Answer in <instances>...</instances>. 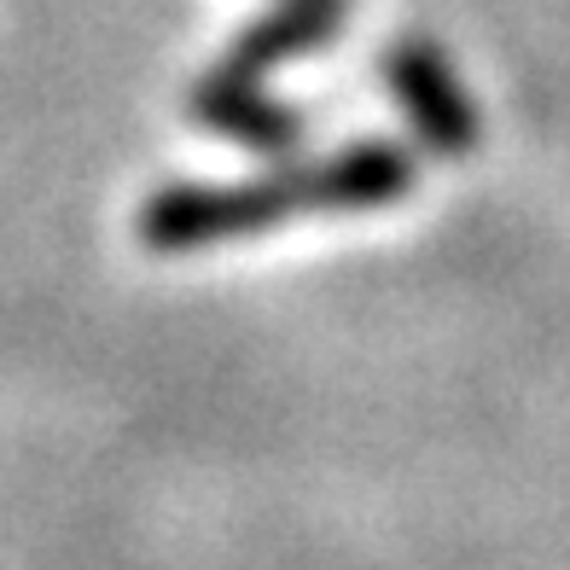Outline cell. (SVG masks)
I'll list each match as a JSON object with an SVG mask.
<instances>
[{"instance_id": "3", "label": "cell", "mask_w": 570, "mask_h": 570, "mask_svg": "<svg viewBox=\"0 0 570 570\" xmlns=\"http://www.w3.org/2000/svg\"><path fill=\"white\" fill-rule=\"evenodd\" d=\"M187 111H193V122L216 128V135L239 140L250 151H292L308 128L292 106H279L263 88V76H245L233 65H216V70L198 76L193 94H187Z\"/></svg>"}, {"instance_id": "4", "label": "cell", "mask_w": 570, "mask_h": 570, "mask_svg": "<svg viewBox=\"0 0 570 570\" xmlns=\"http://www.w3.org/2000/svg\"><path fill=\"white\" fill-rule=\"evenodd\" d=\"M344 18H350V0H279L274 12H263L256 23H245V30L233 36L222 65L245 70V76H268L274 65L326 47L344 30Z\"/></svg>"}, {"instance_id": "1", "label": "cell", "mask_w": 570, "mask_h": 570, "mask_svg": "<svg viewBox=\"0 0 570 570\" xmlns=\"http://www.w3.org/2000/svg\"><path fill=\"white\" fill-rule=\"evenodd\" d=\"M420 158L396 140H355L338 146L332 158L315 164H285L263 180H227V187H204V180H180L140 204V245L146 250H204L227 245L239 233H263L274 222H292L308 210H379L413 193Z\"/></svg>"}, {"instance_id": "2", "label": "cell", "mask_w": 570, "mask_h": 570, "mask_svg": "<svg viewBox=\"0 0 570 570\" xmlns=\"http://www.w3.org/2000/svg\"><path fill=\"white\" fill-rule=\"evenodd\" d=\"M379 76L384 88L396 94L402 117L413 122V135H420V146H431L436 158H472L478 151V106L472 94L460 88L454 65L443 59V47L425 41V36H402L379 53Z\"/></svg>"}]
</instances>
